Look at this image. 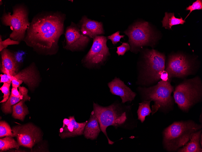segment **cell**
Instances as JSON below:
<instances>
[{
  "label": "cell",
  "mask_w": 202,
  "mask_h": 152,
  "mask_svg": "<svg viewBox=\"0 0 202 152\" xmlns=\"http://www.w3.org/2000/svg\"><path fill=\"white\" fill-rule=\"evenodd\" d=\"M150 100H144L139 103L137 113L138 119L143 123L146 116H149L152 112L150 107Z\"/></svg>",
  "instance_id": "7402d4cb"
},
{
  "label": "cell",
  "mask_w": 202,
  "mask_h": 152,
  "mask_svg": "<svg viewBox=\"0 0 202 152\" xmlns=\"http://www.w3.org/2000/svg\"><path fill=\"white\" fill-rule=\"evenodd\" d=\"M202 9V1L201 0H197L193 2L191 5H189L187 7L186 10H189L190 12L185 17L184 20L187 18L192 11L195 10H201Z\"/></svg>",
  "instance_id": "4316f807"
},
{
  "label": "cell",
  "mask_w": 202,
  "mask_h": 152,
  "mask_svg": "<svg viewBox=\"0 0 202 152\" xmlns=\"http://www.w3.org/2000/svg\"><path fill=\"white\" fill-rule=\"evenodd\" d=\"M124 33L129 37L132 51H137L144 46L150 45L155 40L149 24L146 22L136 23Z\"/></svg>",
  "instance_id": "ba28073f"
},
{
  "label": "cell",
  "mask_w": 202,
  "mask_h": 152,
  "mask_svg": "<svg viewBox=\"0 0 202 152\" xmlns=\"http://www.w3.org/2000/svg\"><path fill=\"white\" fill-rule=\"evenodd\" d=\"M30 87L35 86L38 82V77L35 64L32 63L14 76Z\"/></svg>",
  "instance_id": "e0dca14e"
},
{
  "label": "cell",
  "mask_w": 202,
  "mask_h": 152,
  "mask_svg": "<svg viewBox=\"0 0 202 152\" xmlns=\"http://www.w3.org/2000/svg\"><path fill=\"white\" fill-rule=\"evenodd\" d=\"M12 14L4 11L1 20L4 25L9 26L12 31L9 38L20 42L23 41L26 31L30 25L28 19L29 11L24 4H18L12 7Z\"/></svg>",
  "instance_id": "277c9868"
},
{
  "label": "cell",
  "mask_w": 202,
  "mask_h": 152,
  "mask_svg": "<svg viewBox=\"0 0 202 152\" xmlns=\"http://www.w3.org/2000/svg\"><path fill=\"white\" fill-rule=\"evenodd\" d=\"M142 96L145 100L153 101L152 114L159 109L164 110L171 108L172 106L173 98L171 96L174 91L170 81L160 80L156 85L149 87H139Z\"/></svg>",
  "instance_id": "5b68a950"
},
{
  "label": "cell",
  "mask_w": 202,
  "mask_h": 152,
  "mask_svg": "<svg viewBox=\"0 0 202 152\" xmlns=\"http://www.w3.org/2000/svg\"><path fill=\"white\" fill-rule=\"evenodd\" d=\"M201 128V125L192 120L174 122L163 132L164 147L169 151L178 150L190 140V136L192 133Z\"/></svg>",
  "instance_id": "7a4b0ae2"
},
{
  "label": "cell",
  "mask_w": 202,
  "mask_h": 152,
  "mask_svg": "<svg viewBox=\"0 0 202 152\" xmlns=\"http://www.w3.org/2000/svg\"><path fill=\"white\" fill-rule=\"evenodd\" d=\"M11 83H4L3 85L0 88V90L4 94L3 99L0 101L1 103L6 102L9 98L10 94V87Z\"/></svg>",
  "instance_id": "d4e9b609"
},
{
  "label": "cell",
  "mask_w": 202,
  "mask_h": 152,
  "mask_svg": "<svg viewBox=\"0 0 202 152\" xmlns=\"http://www.w3.org/2000/svg\"><path fill=\"white\" fill-rule=\"evenodd\" d=\"M144 70L142 84H150L160 79V75L165 69V55L156 50L148 49L144 54Z\"/></svg>",
  "instance_id": "52a82bcc"
},
{
  "label": "cell",
  "mask_w": 202,
  "mask_h": 152,
  "mask_svg": "<svg viewBox=\"0 0 202 152\" xmlns=\"http://www.w3.org/2000/svg\"><path fill=\"white\" fill-rule=\"evenodd\" d=\"M1 77L0 83H11V76H8L6 74H1L0 75Z\"/></svg>",
  "instance_id": "4dcf8cb0"
},
{
  "label": "cell",
  "mask_w": 202,
  "mask_h": 152,
  "mask_svg": "<svg viewBox=\"0 0 202 152\" xmlns=\"http://www.w3.org/2000/svg\"><path fill=\"white\" fill-rule=\"evenodd\" d=\"M20 146L18 142L11 136H6L0 139V150L1 151H6L13 148L18 149Z\"/></svg>",
  "instance_id": "603a6c76"
},
{
  "label": "cell",
  "mask_w": 202,
  "mask_h": 152,
  "mask_svg": "<svg viewBox=\"0 0 202 152\" xmlns=\"http://www.w3.org/2000/svg\"><path fill=\"white\" fill-rule=\"evenodd\" d=\"M110 92L113 95L119 96L122 103L131 102L134 100L136 94L126 85L119 78L115 77L108 83Z\"/></svg>",
  "instance_id": "4fadbf2b"
},
{
  "label": "cell",
  "mask_w": 202,
  "mask_h": 152,
  "mask_svg": "<svg viewBox=\"0 0 202 152\" xmlns=\"http://www.w3.org/2000/svg\"><path fill=\"white\" fill-rule=\"evenodd\" d=\"M193 64L185 55L174 54L169 56L165 70L168 73L170 79L173 77L183 78L193 74Z\"/></svg>",
  "instance_id": "9c48e42d"
},
{
  "label": "cell",
  "mask_w": 202,
  "mask_h": 152,
  "mask_svg": "<svg viewBox=\"0 0 202 152\" xmlns=\"http://www.w3.org/2000/svg\"><path fill=\"white\" fill-rule=\"evenodd\" d=\"M160 78V79L162 81H170V79L169 78L168 73L165 70H163L161 73Z\"/></svg>",
  "instance_id": "1f68e13d"
},
{
  "label": "cell",
  "mask_w": 202,
  "mask_h": 152,
  "mask_svg": "<svg viewBox=\"0 0 202 152\" xmlns=\"http://www.w3.org/2000/svg\"><path fill=\"white\" fill-rule=\"evenodd\" d=\"M107 39L103 35H97L93 40L92 45L83 62L87 67L102 64L109 54L106 45Z\"/></svg>",
  "instance_id": "30bf717a"
},
{
  "label": "cell",
  "mask_w": 202,
  "mask_h": 152,
  "mask_svg": "<svg viewBox=\"0 0 202 152\" xmlns=\"http://www.w3.org/2000/svg\"><path fill=\"white\" fill-rule=\"evenodd\" d=\"M12 130L8 124L5 121H2L0 123V137L6 136L15 137L12 132Z\"/></svg>",
  "instance_id": "cb8c5ba5"
},
{
  "label": "cell",
  "mask_w": 202,
  "mask_h": 152,
  "mask_svg": "<svg viewBox=\"0 0 202 152\" xmlns=\"http://www.w3.org/2000/svg\"><path fill=\"white\" fill-rule=\"evenodd\" d=\"M28 93V90L26 89L24 93L23 99L12 106V116L15 119L22 121L24 120L25 116L29 113L28 108L24 103L25 101H30V99Z\"/></svg>",
  "instance_id": "d6986e66"
},
{
  "label": "cell",
  "mask_w": 202,
  "mask_h": 152,
  "mask_svg": "<svg viewBox=\"0 0 202 152\" xmlns=\"http://www.w3.org/2000/svg\"><path fill=\"white\" fill-rule=\"evenodd\" d=\"M64 14L42 12L33 18L23 41L38 53L52 55L58 49V43L63 34Z\"/></svg>",
  "instance_id": "6da1fadb"
},
{
  "label": "cell",
  "mask_w": 202,
  "mask_h": 152,
  "mask_svg": "<svg viewBox=\"0 0 202 152\" xmlns=\"http://www.w3.org/2000/svg\"><path fill=\"white\" fill-rule=\"evenodd\" d=\"M202 96V83L200 78L197 76L186 80L177 86L174 91V101L179 108L187 112Z\"/></svg>",
  "instance_id": "3957f363"
},
{
  "label": "cell",
  "mask_w": 202,
  "mask_h": 152,
  "mask_svg": "<svg viewBox=\"0 0 202 152\" xmlns=\"http://www.w3.org/2000/svg\"><path fill=\"white\" fill-rule=\"evenodd\" d=\"M93 109L101 130L106 137L109 144H113L114 142L110 140L107 136L106 128L110 126L116 128L124 125L128 119L126 112L116 104L104 107L93 103Z\"/></svg>",
  "instance_id": "8992f818"
},
{
  "label": "cell",
  "mask_w": 202,
  "mask_h": 152,
  "mask_svg": "<svg viewBox=\"0 0 202 152\" xmlns=\"http://www.w3.org/2000/svg\"><path fill=\"white\" fill-rule=\"evenodd\" d=\"M119 33L120 32L118 31L108 37V39H110L114 45L120 42L121 39L123 38L124 36V35H120Z\"/></svg>",
  "instance_id": "f1b7e54d"
},
{
  "label": "cell",
  "mask_w": 202,
  "mask_h": 152,
  "mask_svg": "<svg viewBox=\"0 0 202 152\" xmlns=\"http://www.w3.org/2000/svg\"><path fill=\"white\" fill-rule=\"evenodd\" d=\"M70 122V120L69 119L65 118L63 120V124L62 127L67 126Z\"/></svg>",
  "instance_id": "d6a6232c"
},
{
  "label": "cell",
  "mask_w": 202,
  "mask_h": 152,
  "mask_svg": "<svg viewBox=\"0 0 202 152\" xmlns=\"http://www.w3.org/2000/svg\"><path fill=\"white\" fill-rule=\"evenodd\" d=\"M2 4H3V2H2V1L0 0V5H1Z\"/></svg>",
  "instance_id": "836d02e7"
},
{
  "label": "cell",
  "mask_w": 202,
  "mask_h": 152,
  "mask_svg": "<svg viewBox=\"0 0 202 152\" xmlns=\"http://www.w3.org/2000/svg\"><path fill=\"white\" fill-rule=\"evenodd\" d=\"M20 42L11 39L9 37L4 41L2 40V35H0V51L1 52L5 49H6L8 46L18 45Z\"/></svg>",
  "instance_id": "484cf974"
},
{
  "label": "cell",
  "mask_w": 202,
  "mask_h": 152,
  "mask_svg": "<svg viewBox=\"0 0 202 152\" xmlns=\"http://www.w3.org/2000/svg\"><path fill=\"white\" fill-rule=\"evenodd\" d=\"M80 30L83 35L94 39L98 35L104 33L102 22H99L83 16L80 21Z\"/></svg>",
  "instance_id": "9a60e30c"
},
{
  "label": "cell",
  "mask_w": 202,
  "mask_h": 152,
  "mask_svg": "<svg viewBox=\"0 0 202 152\" xmlns=\"http://www.w3.org/2000/svg\"><path fill=\"white\" fill-rule=\"evenodd\" d=\"M2 73L10 76H15L18 72L19 63L13 53L9 50L5 49L1 52Z\"/></svg>",
  "instance_id": "5bb4252c"
},
{
  "label": "cell",
  "mask_w": 202,
  "mask_h": 152,
  "mask_svg": "<svg viewBox=\"0 0 202 152\" xmlns=\"http://www.w3.org/2000/svg\"><path fill=\"white\" fill-rule=\"evenodd\" d=\"M129 45L127 42H123L120 46L117 47L116 53L118 56H123L125 53L130 50Z\"/></svg>",
  "instance_id": "83f0119b"
},
{
  "label": "cell",
  "mask_w": 202,
  "mask_h": 152,
  "mask_svg": "<svg viewBox=\"0 0 202 152\" xmlns=\"http://www.w3.org/2000/svg\"><path fill=\"white\" fill-rule=\"evenodd\" d=\"M202 130L192 133L190 136L189 142H188L183 147L178 150L180 152H202L201 147L200 140Z\"/></svg>",
  "instance_id": "ffe728a7"
},
{
  "label": "cell",
  "mask_w": 202,
  "mask_h": 152,
  "mask_svg": "<svg viewBox=\"0 0 202 152\" xmlns=\"http://www.w3.org/2000/svg\"><path fill=\"white\" fill-rule=\"evenodd\" d=\"M65 36L66 45L64 48L71 51L82 49L90 40L88 36L81 33L80 29L73 23L67 27Z\"/></svg>",
  "instance_id": "7c38bea8"
},
{
  "label": "cell",
  "mask_w": 202,
  "mask_h": 152,
  "mask_svg": "<svg viewBox=\"0 0 202 152\" xmlns=\"http://www.w3.org/2000/svg\"><path fill=\"white\" fill-rule=\"evenodd\" d=\"M99 126L98 119L93 111L85 127L83 133L84 137L91 140L96 139L101 131Z\"/></svg>",
  "instance_id": "ac0fdd59"
},
{
  "label": "cell",
  "mask_w": 202,
  "mask_h": 152,
  "mask_svg": "<svg viewBox=\"0 0 202 152\" xmlns=\"http://www.w3.org/2000/svg\"><path fill=\"white\" fill-rule=\"evenodd\" d=\"M70 123L60 129L59 136L62 138L74 137L83 134L85 125L87 121L78 123L76 121L74 116H70Z\"/></svg>",
  "instance_id": "2e32d148"
},
{
  "label": "cell",
  "mask_w": 202,
  "mask_h": 152,
  "mask_svg": "<svg viewBox=\"0 0 202 152\" xmlns=\"http://www.w3.org/2000/svg\"><path fill=\"white\" fill-rule=\"evenodd\" d=\"M174 14V13L165 12V16L161 21L162 27L166 29H171L173 25L183 24L185 22V21L183 20L181 17L179 19L176 18Z\"/></svg>",
  "instance_id": "44dd1931"
},
{
  "label": "cell",
  "mask_w": 202,
  "mask_h": 152,
  "mask_svg": "<svg viewBox=\"0 0 202 152\" xmlns=\"http://www.w3.org/2000/svg\"><path fill=\"white\" fill-rule=\"evenodd\" d=\"M12 131L20 145L31 148L41 139V134L37 128L28 123L13 127Z\"/></svg>",
  "instance_id": "8fae6325"
},
{
  "label": "cell",
  "mask_w": 202,
  "mask_h": 152,
  "mask_svg": "<svg viewBox=\"0 0 202 152\" xmlns=\"http://www.w3.org/2000/svg\"><path fill=\"white\" fill-rule=\"evenodd\" d=\"M11 79L13 87L18 88L23 83L21 81L16 79L13 76H11Z\"/></svg>",
  "instance_id": "f546056e"
}]
</instances>
